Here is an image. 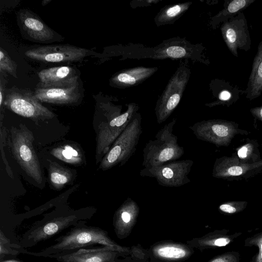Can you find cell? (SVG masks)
I'll list each match as a JSON object with an SVG mask.
<instances>
[{"label": "cell", "instance_id": "9", "mask_svg": "<svg viewBox=\"0 0 262 262\" xmlns=\"http://www.w3.org/2000/svg\"><path fill=\"white\" fill-rule=\"evenodd\" d=\"M220 30L228 49L235 57H238V50L246 52L250 50V32L246 17L243 12L223 23Z\"/></svg>", "mask_w": 262, "mask_h": 262}, {"label": "cell", "instance_id": "24", "mask_svg": "<svg viewBox=\"0 0 262 262\" xmlns=\"http://www.w3.org/2000/svg\"><path fill=\"white\" fill-rule=\"evenodd\" d=\"M191 3L170 5L163 8L157 16L156 21L158 25L170 23L181 16L190 6Z\"/></svg>", "mask_w": 262, "mask_h": 262}, {"label": "cell", "instance_id": "8", "mask_svg": "<svg viewBox=\"0 0 262 262\" xmlns=\"http://www.w3.org/2000/svg\"><path fill=\"white\" fill-rule=\"evenodd\" d=\"M127 107L125 112L103 123L100 127L97 139V163L101 162L139 109L138 105L134 103L127 104Z\"/></svg>", "mask_w": 262, "mask_h": 262}, {"label": "cell", "instance_id": "28", "mask_svg": "<svg viewBox=\"0 0 262 262\" xmlns=\"http://www.w3.org/2000/svg\"><path fill=\"white\" fill-rule=\"evenodd\" d=\"M245 246H255L258 251L252 258L250 262H262V232L247 238L245 241Z\"/></svg>", "mask_w": 262, "mask_h": 262}, {"label": "cell", "instance_id": "12", "mask_svg": "<svg viewBox=\"0 0 262 262\" xmlns=\"http://www.w3.org/2000/svg\"><path fill=\"white\" fill-rule=\"evenodd\" d=\"M34 94L41 102L56 104H73L81 96L78 79L59 84L40 83L35 89Z\"/></svg>", "mask_w": 262, "mask_h": 262}, {"label": "cell", "instance_id": "13", "mask_svg": "<svg viewBox=\"0 0 262 262\" xmlns=\"http://www.w3.org/2000/svg\"><path fill=\"white\" fill-rule=\"evenodd\" d=\"M150 262H183L194 253L187 244L165 240L156 242L148 250Z\"/></svg>", "mask_w": 262, "mask_h": 262}, {"label": "cell", "instance_id": "11", "mask_svg": "<svg viewBox=\"0 0 262 262\" xmlns=\"http://www.w3.org/2000/svg\"><path fill=\"white\" fill-rule=\"evenodd\" d=\"M90 54L91 51L86 49L69 45L40 46L25 52L29 58L47 62L78 61Z\"/></svg>", "mask_w": 262, "mask_h": 262}, {"label": "cell", "instance_id": "15", "mask_svg": "<svg viewBox=\"0 0 262 262\" xmlns=\"http://www.w3.org/2000/svg\"><path fill=\"white\" fill-rule=\"evenodd\" d=\"M140 208L133 199L128 198L114 213L113 224L119 239L127 237L137 222Z\"/></svg>", "mask_w": 262, "mask_h": 262}, {"label": "cell", "instance_id": "26", "mask_svg": "<svg viewBox=\"0 0 262 262\" xmlns=\"http://www.w3.org/2000/svg\"><path fill=\"white\" fill-rule=\"evenodd\" d=\"M17 65L12 60L8 53L2 47L0 48V69L5 71L15 78L16 76Z\"/></svg>", "mask_w": 262, "mask_h": 262}, {"label": "cell", "instance_id": "36", "mask_svg": "<svg viewBox=\"0 0 262 262\" xmlns=\"http://www.w3.org/2000/svg\"><path fill=\"white\" fill-rule=\"evenodd\" d=\"M257 114L258 113L260 117L262 118V106L260 107H257L254 109Z\"/></svg>", "mask_w": 262, "mask_h": 262}, {"label": "cell", "instance_id": "34", "mask_svg": "<svg viewBox=\"0 0 262 262\" xmlns=\"http://www.w3.org/2000/svg\"><path fill=\"white\" fill-rule=\"evenodd\" d=\"M247 152V148L246 146H243L238 151V155L241 158L246 157Z\"/></svg>", "mask_w": 262, "mask_h": 262}, {"label": "cell", "instance_id": "1", "mask_svg": "<svg viewBox=\"0 0 262 262\" xmlns=\"http://www.w3.org/2000/svg\"><path fill=\"white\" fill-rule=\"evenodd\" d=\"M82 221L70 228L66 234L56 238V243L40 252H31L21 246L17 250L21 253L47 257L50 255L70 252L96 245L111 248L125 258L130 257L142 262L149 258L148 250L141 245L125 247L118 245L108 236L106 231L96 227L88 226Z\"/></svg>", "mask_w": 262, "mask_h": 262}, {"label": "cell", "instance_id": "5", "mask_svg": "<svg viewBox=\"0 0 262 262\" xmlns=\"http://www.w3.org/2000/svg\"><path fill=\"white\" fill-rule=\"evenodd\" d=\"M190 70L181 64L158 99L155 111L158 124L165 121L178 105L189 78Z\"/></svg>", "mask_w": 262, "mask_h": 262}, {"label": "cell", "instance_id": "19", "mask_svg": "<svg viewBox=\"0 0 262 262\" xmlns=\"http://www.w3.org/2000/svg\"><path fill=\"white\" fill-rule=\"evenodd\" d=\"M262 94V40L258 45L254 58L247 86L245 90L246 98L252 100Z\"/></svg>", "mask_w": 262, "mask_h": 262}, {"label": "cell", "instance_id": "10", "mask_svg": "<svg viewBox=\"0 0 262 262\" xmlns=\"http://www.w3.org/2000/svg\"><path fill=\"white\" fill-rule=\"evenodd\" d=\"M76 214H70L54 217L35 225L24 235L20 246L30 247L48 239L71 226H75L83 221Z\"/></svg>", "mask_w": 262, "mask_h": 262}, {"label": "cell", "instance_id": "32", "mask_svg": "<svg viewBox=\"0 0 262 262\" xmlns=\"http://www.w3.org/2000/svg\"><path fill=\"white\" fill-rule=\"evenodd\" d=\"M228 172L232 176H239L242 173L243 169L239 166H232L229 168Z\"/></svg>", "mask_w": 262, "mask_h": 262}, {"label": "cell", "instance_id": "37", "mask_svg": "<svg viewBox=\"0 0 262 262\" xmlns=\"http://www.w3.org/2000/svg\"><path fill=\"white\" fill-rule=\"evenodd\" d=\"M0 262H23V261H20V260H18L17 259H6V260H1Z\"/></svg>", "mask_w": 262, "mask_h": 262}, {"label": "cell", "instance_id": "27", "mask_svg": "<svg viewBox=\"0 0 262 262\" xmlns=\"http://www.w3.org/2000/svg\"><path fill=\"white\" fill-rule=\"evenodd\" d=\"M51 154L56 158L72 164H78L81 161V157H75L67 150L64 146H59L53 148L51 151Z\"/></svg>", "mask_w": 262, "mask_h": 262}, {"label": "cell", "instance_id": "35", "mask_svg": "<svg viewBox=\"0 0 262 262\" xmlns=\"http://www.w3.org/2000/svg\"><path fill=\"white\" fill-rule=\"evenodd\" d=\"M119 262H142L130 257L125 258Z\"/></svg>", "mask_w": 262, "mask_h": 262}, {"label": "cell", "instance_id": "20", "mask_svg": "<svg viewBox=\"0 0 262 262\" xmlns=\"http://www.w3.org/2000/svg\"><path fill=\"white\" fill-rule=\"evenodd\" d=\"M38 75L40 83L44 84H59L78 79L74 69L68 66L43 69L38 73Z\"/></svg>", "mask_w": 262, "mask_h": 262}, {"label": "cell", "instance_id": "6", "mask_svg": "<svg viewBox=\"0 0 262 262\" xmlns=\"http://www.w3.org/2000/svg\"><path fill=\"white\" fill-rule=\"evenodd\" d=\"M193 163L189 159L172 161L160 165L144 168L140 170V175L155 178L162 186L178 187L190 182L188 174Z\"/></svg>", "mask_w": 262, "mask_h": 262}, {"label": "cell", "instance_id": "25", "mask_svg": "<svg viewBox=\"0 0 262 262\" xmlns=\"http://www.w3.org/2000/svg\"><path fill=\"white\" fill-rule=\"evenodd\" d=\"M16 244H12L10 239L4 234L2 230L0 231V259L8 256H15L20 252L16 248Z\"/></svg>", "mask_w": 262, "mask_h": 262}, {"label": "cell", "instance_id": "38", "mask_svg": "<svg viewBox=\"0 0 262 262\" xmlns=\"http://www.w3.org/2000/svg\"><path fill=\"white\" fill-rule=\"evenodd\" d=\"M2 88H1V90H0V105L1 106L2 105V102H3V93H2Z\"/></svg>", "mask_w": 262, "mask_h": 262}, {"label": "cell", "instance_id": "23", "mask_svg": "<svg viewBox=\"0 0 262 262\" xmlns=\"http://www.w3.org/2000/svg\"><path fill=\"white\" fill-rule=\"evenodd\" d=\"M49 176L51 185L56 189L62 188L73 178V174L70 169L55 162L50 163Z\"/></svg>", "mask_w": 262, "mask_h": 262}, {"label": "cell", "instance_id": "22", "mask_svg": "<svg viewBox=\"0 0 262 262\" xmlns=\"http://www.w3.org/2000/svg\"><path fill=\"white\" fill-rule=\"evenodd\" d=\"M214 87L213 89L217 98L216 102L220 103H232L245 94V90L225 80L215 81Z\"/></svg>", "mask_w": 262, "mask_h": 262}, {"label": "cell", "instance_id": "33", "mask_svg": "<svg viewBox=\"0 0 262 262\" xmlns=\"http://www.w3.org/2000/svg\"><path fill=\"white\" fill-rule=\"evenodd\" d=\"M64 148L68 150L71 155L75 157H81L78 151L71 145L63 146Z\"/></svg>", "mask_w": 262, "mask_h": 262}, {"label": "cell", "instance_id": "14", "mask_svg": "<svg viewBox=\"0 0 262 262\" xmlns=\"http://www.w3.org/2000/svg\"><path fill=\"white\" fill-rule=\"evenodd\" d=\"M47 257L55 258L59 262H119L125 258L110 247L85 249L50 255Z\"/></svg>", "mask_w": 262, "mask_h": 262}, {"label": "cell", "instance_id": "4", "mask_svg": "<svg viewBox=\"0 0 262 262\" xmlns=\"http://www.w3.org/2000/svg\"><path fill=\"white\" fill-rule=\"evenodd\" d=\"M11 148L13 156L26 174L38 183L42 182V174L38 157L34 148V136L25 126L12 127Z\"/></svg>", "mask_w": 262, "mask_h": 262}, {"label": "cell", "instance_id": "16", "mask_svg": "<svg viewBox=\"0 0 262 262\" xmlns=\"http://www.w3.org/2000/svg\"><path fill=\"white\" fill-rule=\"evenodd\" d=\"M18 16L23 31L30 39L41 42L53 39L55 32L33 13L23 10L19 11Z\"/></svg>", "mask_w": 262, "mask_h": 262}, {"label": "cell", "instance_id": "18", "mask_svg": "<svg viewBox=\"0 0 262 262\" xmlns=\"http://www.w3.org/2000/svg\"><path fill=\"white\" fill-rule=\"evenodd\" d=\"M158 68L136 67L123 70L116 74L111 79L114 86L121 88L138 85L150 77Z\"/></svg>", "mask_w": 262, "mask_h": 262}, {"label": "cell", "instance_id": "17", "mask_svg": "<svg viewBox=\"0 0 262 262\" xmlns=\"http://www.w3.org/2000/svg\"><path fill=\"white\" fill-rule=\"evenodd\" d=\"M228 229L215 230L199 237H194L186 242L194 249L200 251L225 247L232 243L242 233H230Z\"/></svg>", "mask_w": 262, "mask_h": 262}, {"label": "cell", "instance_id": "31", "mask_svg": "<svg viewBox=\"0 0 262 262\" xmlns=\"http://www.w3.org/2000/svg\"><path fill=\"white\" fill-rule=\"evenodd\" d=\"M219 209L222 211L229 214L234 213L237 211L236 208L227 204L221 205L219 207Z\"/></svg>", "mask_w": 262, "mask_h": 262}, {"label": "cell", "instance_id": "30", "mask_svg": "<svg viewBox=\"0 0 262 262\" xmlns=\"http://www.w3.org/2000/svg\"><path fill=\"white\" fill-rule=\"evenodd\" d=\"M167 56L171 58L185 57L188 54L187 50L180 46H171L165 50Z\"/></svg>", "mask_w": 262, "mask_h": 262}, {"label": "cell", "instance_id": "21", "mask_svg": "<svg viewBox=\"0 0 262 262\" xmlns=\"http://www.w3.org/2000/svg\"><path fill=\"white\" fill-rule=\"evenodd\" d=\"M254 2L255 0L225 1L224 8L212 18L211 25L213 28H216L221 23L223 24L239 12H243Z\"/></svg>", "mask_w": 262, "mask_h": 262}, {"label": "cell", "instance_id": "2", "mask_svg": "<svg viewBox=\"0 0 262 262\" xmlns=\"http://www.w3.org/2000/svg\"><path fill=\"white\" fill-rule=\"evenodd\" d=\"M176 123V119L173 118L157 133L154 140L146 144L142 164L144 168L178 160L183 156L184 148L178 144V137L172 133Z\"/></svg>", "mask_w": 262, "mask_h": 262}, {"label": "cell", "instance_id": "7", "mask_svg": "<svg viewBox=\"0 0 262 262\" xmlns=\"http://www.w3.org/2000/svg\"><path fill=\"white\" fill-rule=\"evenodd\" d=\"M5 105L15 114L34 120L52 119L55 115L42 105L34 94L27 90H9L6 96Z\"/></svg>", "mask_w": 262, "mask_h": 262}, {"label": "cell", "instance_id": "39", "mask_svg": "<svg viewBox=\"0 0 262 262\" xmlns=\"http://www.w3.org/2000/svg\"><path fill=\"white\" fill-rule=\"evenodd\" d=\"M51 1V0H43L41 4L42 6H45L47 5L48 3H49Z\"/></svg>", "mask_w": 262, "mask_h": 262}, {"label": "cell", "instance_id": "29", "mask_svg": "<svg viewBox=\"0 0 262 262\" xmlns=\"http://www.w3.org/2000/svg\"><path fill=\"white\" fill-rule=\"evenodd\" d=\"M239 260L238 252L230 251L215 256L208 262H239Z\"/></svg>", "mask_w": 262, "mask_h": 262}, {"label": "cell", "instance_id": "3", "mask_svg": "<svg viewBox=\"0 0 262 262\" xmlns=\"http://www.w3.org/2000/svg\"><path fill=\"white\" fill-rule=\"evenodd\" d=\"M141 122V115L137 112L103 157L99 169L106 170L118 164L121 166L129 160L136 150L143 132Z\"/></svg>", "mask_w": 262, "mask_h": 262}]
</instances>
